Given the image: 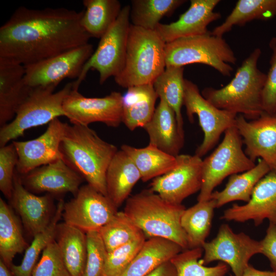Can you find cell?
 Returning <instances> with one entry per match:
<instances>
[{"label": "cell", "mask_w": 276, "mask_h": 276, "mask_svg": "<svg viewBox=\"0 0 276 276\" xmlns=\"http://www.w3.org/2000/svg\"><path fill=\"white\" fill-rule=\"evenodd\" d=\"M242 138L235 127L228 128L216 149L202 161V185L198 201L211 199L214 189L227 176L256 166L242 149Z\"/></svg>", "instance_id": "ba28073f"}, {"label": "cell", "mask_w": 276, "mask_h": 276, "mask_svg": "<svg viewBox=\"0 0 276 276\" xmlns=\"http://www.w3.org/2000/svg\"><path fill=\"white\" fill-rule=\"evenodd\" d=\"M183 67L168 66L155 80L154 90L174 111L180 135L184 138L183 120L181 109L184 95Z\"/></svg>", "instance_id": "d6a6232c"}, {"label": "cell", "mask_w": 276, "mask_h": 276, "mask_svg": "<svg viewBox=\"0 0 276 276\" xmlns=\"http://www.w3.org/2000/svg\"><path fill=\"white\" fill-rule=\"evenodd\" d=\"M121 149L131 159L144 182L167 173L177 165L176 156L171 155L150 144L142 148L124 144L121 146Z\"/></svg>", "instance_id": "f1b7e54d"}, {"label": "cell", "mask_w": 276, "mask_h": 276, "mask_svg": "<svg viewBox=\"0 0 276 276\" xmlns=\"http://www.w3.org/2000/svg\"><path fill=\"white\" fill-rule=\"evenodd\" d=\"M64 203L62 199L59 200L49 225L43 231L33 237L31 245L26 249L21 263L10 266V270L14 276H31L39 255L55 239L56 227L62 215Z\"/></svg>", "instance_id": "d590c367"}, {"label": "cell", "mask_w": 276, "mask_h": 276, "mask_svg": "<svg viewBox=\"0 0 276 276\" xmlns=\"http://www.w3.org/2000/svg\"><path fill=\"white\" fill-rule=\"evenodd\" d=\"M146 276H177L175 267L170 260L157 267Z\"/></svg>", "instance_id": "f6af8a7d"}, {"label": "cell", "mask_w": 276, "mask_h": 276, "mask_svg": "<svg viewBox=\"0 0 276 276\" xmlns=\"http://www.w3.org/2000/svg\"><path fill=\"white\" fill-rule=\"evenodd\" d=\"M202 248L204 251L200 260L202 264L221 261L231 268L235 276H242L250 258L262 252L260 241L244 233H235L227 224H222L216 237L205 242Z\"/></svg>", "instance_id": "8fae6325"}, {"label": "cell", "mask_w": 276, "mask_h": 276, "mask_svg": "<svg viewBox=\"0 0 276 276\" xmlns=\"http://www.w3.org/2000/svg\"><path fill=\"white\" fill-rule=\"evenodd\" d=\"M55 240L71 276H82L87 257L86 234L64 222L57 224Z\"/></svg>", "instance_id": "4316f807"}, {"label": "cell", "mask_w": 276, "mask_h": 276, "mask_svg": "<svg viewBox=\"0 0 276 276\" xmlns=\"http://www.w3.org/2000/svg\"><path fill=\"white\" fill-rule=\"evenodd\" d=\"M157 98L152 84L128 88L123 96L122 123L131 131L143 128L154 114Z\"/></svg>", "instance_id": "484cf974"}, {"label": "cell", "mask_w": 276, "mask_h": 276, "mask_svg": "<svg viewBox=\"0 0 276 276\" xmlns=\"http://www.w3.org/2000/svg\"><path fill=\"white\" fill-rule=\"evenodd\" d=\"M65 123L59 118L52 121L38 137L26 141H13L18 155L16 171L24 175L40 166L62 159L60 145Z\"/></svg>", "instance_id": "e0dca14e"}, {"label": "cell", "mask_w": 276, "mask_h": 276, "mask_svg": "<svg viewBox=\"0 0 276 276\" xmlns=\"http://www.w3.org/2000/svg\"><path fill=\"white\" fill-rule=\"evenodd\" d=\"M166 43L155 30L130 25L122 72L114 80L124 88L150 84L165 71Z\"/></svg>", "instance_id": "5b68a950"}, {"label": "cell", "mask_w": 276, "mask_h": 276, "mask_svg": "<svg viewBox=\"0 0 276 276\" xmlns=\"http://www.w3.org/2000/svg\"><path fill=\"white\" fill-rule=\"evenodd\" d=\"M98 232L108 252L145 236L123 211L118 212Z\"/></svg>", "instance_id": "8d00e7d4"}, {"label": "cell", "mask_w": 276, "mask_h": 276, "mask_svg": "<svg viewBox=\"0 0 276 276\" xmlns=\"http://www.w3.org/2000/svg\"><path fill=\"white\" fill-rule=\"evenodd\" d=\"M141 174L131 159L121 149L112 158L107 170V197L118 208L129 198Z\"/></svg>", "instance_id": "cb8c5ba5"}, {"label": "cell", "mask_w": 276, "mask_h": 276, "mask_svg": "<svg viewBox=\"0 0 276 276\" xmlns=\"http://www.w3.org/2000/svg\"><path fill=\"white\" fill-rule=\"evenodd\" d=\"M9 267L4 263L2 260H0V276H14Z\"/></svg>", "instance_id": "7dc6e473"}, {"label": "cell", "mask_w": 276, "mask_h": 276, "mask_svg": "<svg viewBox=\"0 0 276 276\" xmlns=\"http://www.w3.org/2000/svg\"><path fill=\"white\" fill-rule=\"evenodd\" d=\"M146 240L144 236L108 252L102 276H120Z\"/></svg>", "instance_id": "f35d334b"}, {"label": "cell", "mask_w": 276, "mask_h": 276, "mask_svg": "<svg viewBox=\"0 0 276 276\" xmlns=\"http://www.w3.org/2000/svg\"><path fill=\"white\" fill-rule=\"evenodd\" d=\"M183 250L179 245L171 240L160 237L149 238L120 276H146Z\"/></svg>", "instance_id": "d4e9b609"}, {"label": "cell", "mask_w": 276, "mask_h": 276, "mask_svg": "<svg viewBox=\"0 0 276 276\" xmlns=\"http://www.w3.org/2000/svg\"><path fill=\"white\" fill-rule=\"evenodd\" d=\"M118 208L105 195L88 184L81 186L74 197L64 202V222L85 233L99 231L118 212Z\"/></svg>", "instance_id": "7c38bea8"}, {"label": "cell", "mask_w": 276, "mask_h": 276, "mask_svg": "<svg viewBox=\"0 0 276 276\" xmlns=\"http://www.w3.org/2000/svg\"><path fill=\"white\" fill-rule=\"evenodd\" d=\"M86 234L87 257L82 276H102L108 252L98 231Z\"/></svg>", "instance_id": "60d3db41"}, {"label": "cell", "mask_w": 276, "mask_h": 276, "mask_svg": "<svg viewBox=\"0 0 276 276\" xmlns=\"http://www.w3.org/2000/svg\"><path fill=\"white\" fill-rule=\"evenodd\" d=\"M63 110L72 124L88 126L101 122L117 127L122 123L123 95L112 91L102 98H88L73 88L65 98Z\"/></svg>", "instance_id": "4fadbf2b"}, {"label": "cell", "mask_w": 276, "mask_h": 276, "mask_svg": "<svg viewBox=\"0 0 276 276\" xmlns=\"http://www.w3.org/2000/svg\"><path fill=\"white\" fill-rule=\"evenodd\" d=\"M184 0H133L130 17L133 25L155 30L160 20L171 15Z\"/></svg>", "instance_id": "e575fe53"}, {"label": "cell", "mask_w": 276, "mask_h": 276, "mask_svg": "<svg viewBox=\"0 0 276 276\" xmlns=\"http://www.w3.org/2000/svg\"><path fill=\"white\" fill-rule=\"evenodd\" d=\"M130 9L129 5L122 8L114 23L100 38L97 49L84 65L80 76L73 82L74 89H78L90 69L98 72L101 84L110 77L114 78L122 72L125 65L131 25Z\"/></svg>", "instance_id": "9c48e42d"}, {"label": "cell", "mask_w": 276, "mask_h": 276, "mask_svg": "<svg viewBox=\"0 0 276 276\" xmlns=\"http://www.w3.org/2000/svg\"><path fill=\"white\" fill-rule=\"evenodd\" d=\"M63 161L96 190L107 196L106 174L118 151L88 126L65 123L60 145Z\"/></svg>", "instance_id": "7a4b0ae2"}, {"label": "cell", "mask_w": 276, "mask_h": 276, "mask_svg": "<svg viewBox=\"0 0 276 276\" xmlns=\"http://www.w3.org/2000/svg\"><path fill=\"white\" fill-rule=\"evenodd\" d=\"M13 182L12 205L28 233L34 237L46 228L53 217L51 216L52 197L49 194L37 196L28 190L16 169Z\"/></svg>", "instance_id": "44dd1931"}, {"label": "cell", "mask_w": 276, "mask_h": 276, "mask_svg": "<svg viewBox=\"0 0 276 276\" xmlns=\"http://www.w3.org/2000/svg\"><path fill=\"white\" fill-rule=\"evenodd\" d=\"M143 128L149 136V144L171 155L179 154L184 138L179 133L174 111L164 100L160 99L152 118Z\"/></svg>", "instance_id": "603a6c76"}, {"label": "cell", "mask_w": 276, "mask_h": 276, "mask_svg": "<svg viewBox=\"0 0 276 276\" xmlns=\"http://www.w3.org/2000/svg\"><path fill=\"white\" fill-rule=\"evenodd\" d=\"M31 276H71L55 239L42 251Z\"/></svg>", "instance_id": "ab89813d"}, {"label": "cell", "mask_w": 276, "mask_h": 276, "mask_svg": "<svg viewBox=\"0 0 276 276\" xmlns=\"http://www.w3.org/2000/svg\"><path fill=\"white\" fill-rule=\"evenodd\" d=\"M83 12L18 8L0 28V57L27 66L88 43Z\"/></svg>", "instance_id": "6da1fadb"}, {"label": "cell", "mask_w": 276, "mask_h": 276, "mask_svg": "<svg viewBox=\"0 0 276 276\" xmlns=\"http://www.w3.org/2000/svg\"><path fill=\"white\" fill-rule=\"evenodd\" d=\"M81 25L90 37L101 38L114 23L122 10L118 0H84Z\"/></svg>", "instance_id": "1f68e13d"}, {"label": "cell", "mask_w": 276, "mask_h": 276, "mask_svg": "<svg viewBox=\"0 0 276 276\" xmlns=\"http://www.w3.org/2000/svg\"><path fill=\"white\" fill-rule=\"evenodd\" d=\"M220 219L238 222L252 220L256 226L267 219L276 224V174L268 172L256 185L248 202L232 205Z\"/></svg>", "instance_id": "ac0fdd59"}, {"label": "cell", "mask_w": 276, "mask_h": 276, "mask_svg": "<svg viewBox=\"0 0 276 276\" xmlns=\"http://www.w3.org/2000/svg\"><path fill=\"white\" fill-rule=\"evenodd\" d=\"M16 216L8 204L0 198L1 259L10 267L15 256L28 247Z\"/></svg>", "instance_id": "836d02e7"}, {"label": "cell", "mask_w": 276, "mask_h": 276, "mask_svg": "<svg viewBox=\"0 0 276 276\" xmlns=\"http://www.w3.org/2000/svg\"><path fill=\"white\" fill-rule=\"evenodd\" d=\"M185 209L182 204L170 203L149 189L129 197L123 212L145 236L165 238L187 249V238L180 222Z\"/></svg>", "instance_id": "277c9868"}, {"label": "cell", "mask_w": 276, "mask_h": 276, "mask_svg": "<svg viewBox=\"0 0 276 276\" xmlns=\"http://www.w3.org/2000/svg\"><path fill=\"white\" fill-rule=\"evenodd\" d=\"M242 276H276V273L273 271L260 270L249 264L244 269Z\"/></svg>", "instance_id": "bcb514c9"}, {"label": "cell", "mask_w": 276, "mask_h": 276, "mask_svg": "<svg viewBox=\"0 0 276 276\" xmlns=\"http://www.w3.org/2000/svg\"><path fill=\"white\" fill-rule=\"evenodd\" d=\"M55 85L33 87L20 105L14 119L1 127L0 147L24 134L27 130L50 123L60 116H65L62 104L73 89V82L54 92Z\"/></svg>", "instance_id": "52a82bcc"}, {"label": "cell", "mask_w": 276, "mask_h": 276, "mask_svg": "<svg viewBox=\"0 0 276 276\" xmlns=\"http://www.w3.org/2000/svg\"><path fill=\"white\" fill-rule=\"evenodd\" d=\"M272 54L269 61L270 67L262 92L263 111L268 113H276V37L269 43Z\"/></svg>", "instance_id": "7bdbcfd3"}, {"label": "cell", "mask_w": 276, "mask_h": 276, "mask_svg": "<svg viewBox=\"0 0 276 276\" xmlns=\"http://www.w3.org/2000/svg\"><path fill=\"white\" fill-rule=\"evenodd\" d=\"M176 158L177 166L153 179L150 189L167 202L179 205L187 197L200 191L203 160L195 154H179Z\"/></svg>", "instance_id": "9a60e30c"}, {"label": "cell", "mask_w": 276, "mask_h": 276, "mask_svg": "<svg viewBox=\"0 0 276 276\" xmlns=\"http://www.w3.org/2000/svg\"><path fill=\"white\" fill-rule=\"evenodd\" d=\"M183 105L190 122H194L196 114L203 131V140L195 152L201 158L216 145L226 130L235 126L237 114L215 107L202 96L196 84L186 79Z\"/></svg>", "instance_id": "30bf717a"}, {"label": "cell", "mask_w": 276, "mask_h": 276, "mask_svg": "<svg viewBox=\"0 0 276 276\" xmlns=\"http://www.w3.org/2000/svg\"><path fill=\"white\" fill-rule=\"evenodd\" d=\"M260 243L261 254L267 258L272 271L276 273V224L269 223L266 235Z\"/></svg>", "instance_id": "ee69618b"}, {"label": "cell", "mask_w": 276, "mask_h": 276, "mask_svg": "<svg viewBox=\"0 0 276 276\" xmlns=\"http://www.w3.org/2000/svg\"><path fill=\"white\" fill-rule=\"evenodd\" d=\"M270 171L268 165L258 158L257 164L252 169L231 175L224 189L213 192L211 198L215 201L216 208L234 201L246 203L250 200L256 185Z\"/></svg>", "instance_id": "83f0119b"}, {"label": "cell", "mask_w": 276, "mask_h": 276, "mask_svg": "<svg viewBox=\"0 0 276 276\" xmlns=\"http://www.w3.org/2000/svg\"><path fill=\"white\" fill-rule=\"evenodd\" d=\"M18 162L16 149L12 143L0 148V190L10 200L13 190L15 172Z\"/></svg>", "instance_id": "b9f144b4"}, {"label": "cell", "mask_w": 276, "mask_h": 276, "mask_svg": "<svg viewBox=\"0 0 276 276\" xmlns=\"http://www.w3.org/2000/svg\"><path fill=\"white\" fill-rule=\"evenodd\" d=\"M19 175L24 186L33 193L70 192L75 195L83 180L62 159Z\"/></svg>", "instance_id": "ffe728a7"}, {"label": "cell", "mask_w": 276, "mask_h": 276, "mask_svg": "<svg viewBox=\"0 0 276 276\" xmlns=\"http://www.w3.org/2000/svg\"><path fill=\"white\" fill-rule=\"evenodd\" d=\"M93 46L88 43L54 57L27 66L25 80L31 87L57 86L64 79L76 78L94 53Z\"/></svg>", "instance_id": "5bb4252c"}, {"label": "cell", "mask_w": 276, "mask_h": 276, "mask_svg": "<svg viewBox=\"0 0 276 276\" xmlns=\"http://www.w3.org/2000/svg\"><path fill=\"white\" fill-rule=\"evenodd\" d=\"M262 51L257 48L237 68L232 80L219 89L205 87L202 96L218 108L237 114L246 120H255L263 111L262 92L266 74L258 67Z\"/></svg>", "instance_id": "3957f363"}, {"label": "cell", "mask_w": 276, "mask_h": 276, "mask_svg": "<svg viewBox=\"0 0 276 276\" xmlns=\"http://www.w3.org/2000/svg\"><path fill=\"white\" fill-rule=\"evenodd\" d=\"M202 247L185 249L171 259L177 276H224L228 271L227 264L219 262L213 267L202 264L199 259Z\"/></svg>", "instance_id": "74e56055"}, {"label": "cell", "mask_w": 276, "mask_h": 276, "mask_svg": "<svg viewBox=\"0 0 276 276\" xmlns=\"http://www.w3.org/2000/svg\"><path fill=\"white\" fill-rule=\"evenodd\" d=\"M275 16L276 0H239L225 20L211 33L223 37L235 26L242 27L254 20H267Z\"/></svg>", "instance_id": "f546056e"}, {"label": "cell", "mask_w": 276, "mask_h": 276, "mask_svg": "<svg viewBox=\"0 0 276 276\" xmlns=\"http://www.w3.org/2000/svg\"><path fill=\"white\" fill-rule=\"evenodd\" d=\"M235 127L245 145V153L254 162L261 158L276 174V113L263 111L255 120L237 116Z\"/></svg>", "instance_id": "2e32d148"}, {"label": "cell", "mask_w": 276, "mask_h": 276, "mask_svg": "<svg viewBox=\"0 0 276 276\" xmlns=\"http://www.w3.org/2000/svg\"><path fill=\"white\" fill-rule=\"evenodd\" d=\"M219 0H191L188 9L178 19L169 24L159 23L155 31L166 43L178 38L202 35L208 33V26L221 17L214 11Z\"/></svg>", "instance_id": "d6986e66"}, {"label": "cell", "mask_w": 276, "mask_h": 276, "mask_svg": "<svg viewBox=\"0 0 276 276\" xmlns=\"http://www.w3.org/2000/svg\"><path fill=\"white\" fill-rule=\"evenodd\" d=\"M216 202L213 199L198 201L185 209L181 217V225L188 240V249L202 247L210 233Z\"/></svg>", "instance_id": "4dcf8cb0"}, {"label": "cell", "mask_w": 276, "mask_h": 276, "mask_svg": "<svg viewBox=\"0 0 276 276\" xmlns=\"http://www.w3.org/2000/svg\"><path fill=\"white\" fill-rule=\"evenodd\" d=\"M166 67L201 63L213 67L222 75L229 77L237 59L223 37L211 31L197 36L178 38L166 43Z\"/></svg>", "instance_id": "8992f818"}, {"label": "cell", "mask_w": 276, "mask_h": 276, "mask_svg": "<svg viewBox=\"0 0 276 276\" xmlns=\"http://www.w3.org/2000/svg\"><path fill=\"white\" fill-rule=\"evenodd\" d=\"M25 74L23 65L0 57L1 127L15 117L33 88L26 83Z\"/></svg>", "instance_id": "7402d4cb"}]
</instances>
